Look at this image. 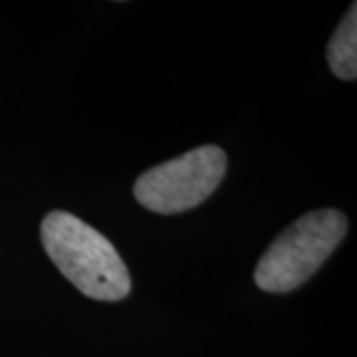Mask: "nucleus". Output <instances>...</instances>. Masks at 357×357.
Segmentation results:
<instances>
[{"mask_svg":"<svg viewBox=\"0 0 357 357\" xmlns=\"http://www.w3.org/2000/svg\"><path fill=\"white\" fill-rule=\"evenodd\" d=\"M42 244L52 262L84 296L117 302L131 292L128 266L114 244L74 215L64 211L46 215Z\"/></svg>","mask_w":357,"mask_h":357,"instance_id":"f257e3e1","label":"nucleus"},{"mask_svg":"<svg viewBox=\"0 0 357 357\" xmlns=\"http://www.w3.org/2000/svg\"><path fill=\"white\" fill-rule=\"evenodd\" d=\"M347 218L333 208L307 213L268 246L255 272L256 286L266 292H290L318 270L342 243Z\"/></svg>","mask_w":357,"mask_h":357,"instance_id":"f03ea898","label":"nucleus"},{"mask_svg":"<svg viewBox=\"0 0 357 357\" xmlns=\"http://www.w3.org/2000/svg\"><path fill=\"white\" fill-rule=\"evenodd\" d=\"M227 173V155L217 145H203L145 171L133 195L147 211L177 215L208 199Z\"/></svg>","mask_w":357,"mask_h":357,"instance_id":"7ed1b4c3","label":"nucleus"},{"mask_svg":"<svg viewBox=\"0 0 357 357\" xmlns=\"http://www.w3.org/2000/svg\"><path fill=\"white\" fill-rule=\"evenodd\" d=\"M328 64L340 79L357 77V10L356 4L344 16L328 46Z\"/></svg>","mask_w":357,"mask_h":357,"instance_id":"20e7f679","label":"nucleus"}]
</instances>
